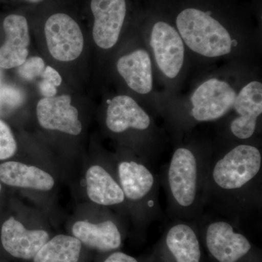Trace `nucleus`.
Masks as SVG:
<instances>
[{"label": "nucleus", "mask_w": 262, "mask_h": 262, "mask_svg": "<svg viewBox=\"0 0 262 262\" xmlns=\"http://www.w3.org/2000/svg\"><path fill=\"white\" fill-rule=\"evenodd\" d=\"M82 244L72 236L59 234L47 241L34 257V262H77Z\"/></svg>", "instance_id": "aec40b11"}, {"label": "nucleus", "mask_w": 262, "mask_h": 262, "mask_svg": "<svg viewBox=\"0 0 262 262\" xmlns=\"http://www.w3.org/2000/svg\"><path fill=\"white\" fill-rule=\"evenodd\" d=\"M41 77H42V80L49 81L56 87L61 85L62 82L61 75L55 69L50 66L46 67Z\"/></svg>", "instance_id": "b1692460"}, {"label": "nucleus", "mask_w": 262, "mask_h": 262, "mask_svg": "<svg viewBox=\"0 0 262 262\" xmlns=\"http://www.w3.org/2000/svg\"><path fill=\"white\" fill-rule=\"evenodd\" d=\"M39 91L45 98L54 97L57 94V87L49 81L42 80L39 83Z\"/></svg>", "instance_id": "393cba45"}, {"label": "nucleus", "mask_w": 262, "mask_h": 262, "mask_svg": "<svg viewBox=\"0 0 262 262\" xmlns=\"http://www.w3.org/2000/svg\"><path fill=\"white\" fill-rule=\"evenodd\" d=\"M209 159L180 146L173 151L165 170V185L170 211L182 220L195 218L206 204Z\"/></svg>", "instance_id": "f03ea898"}, {"label": "nucleus", "mask_w": 262, "mask_h": 262, "mask_svg": "<svg viewBox=\"0 0 262 262\" xmlns=\"http://www.w3.org/2000/svg\"><path fill=\"white\" fill-rule=\"evenodd\" d=\"M24 101V94L15 86L0 83V116L8 115Z\"/></svg>", "instance_id": "412c9836"}, {"label": "nucleus", "mask_w": 262, "mask_h": 262, "mask_svg": "<svg viewBox=\"0 0 262 262\" xmlns=\"http://www.w3.org/2000/svg\"><path fill=\"white\" fill-rule=\"evenodd\" d=\"M261 167V150L251 144H239L209 160L206 204L213 202L234 213L258 204Z\"/></svg>", "instance_id": "f257e3e1"}, {"label": "nucleus", "mask_w": 262, "mask_h": 262, "mask_svg": "<svg viewBox=\"0 0 262 262\" xmlns=\"http://www.w3.org/2000/svg\"><path fill=\"white\" fill-rule=\"evenodd\" d=\"M26 1H28L29 2V3H39V2L42 1V0H26Z\"/></svg>", "instance_id": "bb28decb"}, {"label": "nucleus", "mask_w": 262, "mask_h": 262, "mask_svg": "<svg viewBox=\"0 0 262 262\" xmlns=\"http://www.w3.org/2000/svg\"><path fill=\"white\" fill-rule=\"evenodd\" d=\"M206 244L211 256L219 262H237L251 251L247 237L235 232L225 220H213L206 228Z\"/></svg>", "instance_id": "6e6552de"}, {"label": "nucleus", "mask_w": 262, "mask_h": 262, "mask_svg": "<svg viewBox=\"0 0 262 262\" xmlns=\"http://www.w3.org/2000/svg\"><path fill=\"white\" fill-rule=\"evenodd\" d=\"M71 101L68 95L41 99L37 106V119L41 126L70 135L80 134L82 123L78 118V111L71 104Z\"/></svg>", "instance_id": "9b49d317"}, {"label": "nucleus", "mask_w": 262, "mask_h": 262, "mask_svg": "<svg viewBox=\"0 0 262 262\" xmlns=\"http://www.w3.org/2000/svg\"><path fill=\"white\" fill-rule=\"evenodd\" d=\"M46 68V63L42 58L38 56L31 57L18 67V75L27 81H33L41 77Z\"/></svg>", "instance_id": "4be33fe9"}, {"label": "nucleus", "mask_w": 262, "mask_h": 262, "mask_svg": "<svg viewBox=\"0 0 262 262\" xmlns=\"http://www.w3.org/2000/svg\"><path fill=\"white\" fill-rule=\"evenodd\" d=\"M150 45L164 75L170 79L177 77L184 60V42L177 29L165 22H158L151 31Z\"/></svg>", "instance_id": "0eeeda50"}, {"label": "nucleus", "mask_w": 262, "mask_h": 262, "mask_svg": "<svg viewBox=\"0 0 262 262\" xmlns=\"http://www.w3.org/2000/svg\"><path fill=\"white\" fill-rule=\"evenodd\" d=\"M236 96L235 91L225 81L210 79L192 94L191 115L198 122L219 120L233 107Z\"/></svg>", "instance_id": "39448f33"}, {"label": "nucleus", "mask_w": 262, "mask_h": 262, "mask_svg": "<svg viewBox=\"0 0 262 262\" xmlns=\"http://www.w3.org/2000/svg\"><path fill=\"white\" fill-rule=\"evenodd\" d=\"M87 193L90 200L96 204L113 206L125 201L120 183L101 165H95L86 173Z\"/></svg>", "instance_id": "a211bd4d"}, {"label": "nucleus", "mask_w": 262, "mask_h": 262, "mask_svg": "<svg viewBox=\"0 0 262 262\" xmlns=\"http://www.w3.org/2000/svg\"><path fill=\"white\" fill-rule=\"evenodd\" d=\"M3 27L6 40L0 48V67H18L27 59L29 55L30 37L27 19L22 15H8L5 19Z\"/></svg>", "instance_id": "ddd939ff"}, {"label": "nucleus", "mask_w": 262, "mask_h": 262, "mask_svg": "<svg viewBox=\"0 0 262 262\" xmlns=\"http://www.w3.org/2000/svg\"><path fill=\"white\" fill-rule=\"evenodd\" d=\"M17 144L10 127L0 120V160L8 159L15 155Z\"/></svg>", "instance_id": "5701e85b"}, {"label": "nucleus", "mask_w": 262, "mask_h": 262, "mask_svg": "<svg viewBox=\"0 0 262 262\" xmlns=\"http://www.w3.org/2000/svg\"><path fill=\"white\" fill-rule=\"evenodd\" d=\"M165 246L176 262H201V249L194 229L185 221H177L165 234Z\"/></svg>", "instance_id": "dca6fc26"}, {"label": "nucleus", "mask_w": 262, "mask_h": 262, "mask_svg": "<svg viewBox=\"0 0 262 262\" xmlns=\"http://www.w3.org/2000/svg\"><path fill=\"white\" fill-rule=\"evenodd\" d=\"M0 80H1V72H0Z\"/></svg>", "instance_id": "cd10ccee"}, {"label": "nucleus", "mask_w": 262, "mask_h": 262, "mask_svg": "<svg viewBox=\"0 0 262 262\" xmlns=\"http://www.w3.org/2000/svg\"><path fill=\"white\" fill-rule=\"evenodd\" d=\"M0 181L12 187L48 191L54 186L53 177L42 169L18 162L0 164Z\"/></svg>", "instance_id": "6ab92c4d"}, {"label": "nucleus", "mask_w": 262, "mask_h": 262, "mask_svg": "<svg viewBox=\"0 0 262 262\" xmlns=\"http://www.w3.org/2000/svg\"><path fill=\"white\" fill-rule=\"evenodd\" d=\"M119 74L128 87L139 94H147L153 87L151 59L147 52L137 50L121 57L117 63Z\"/></svg>", "instance_id": "2eb2a0df"}, {"label": "nucleus", "mask_w": 262, "mask_h": 262, "mask_svg": "<svg viewBox=\"0 0 262 262\" xmlns=\"http://www.w3.org/2000/svg\"><path fill=\"white\" fill-rule=\"evenodd\" d=\"M106 124L108 128L115 134H121L130 129L145 131L151 126V119L134 98L118 96L108 104Z\"/></svg>", "instance_id": "4468645a"}, {"label": "nucleus", "mask_w": 262, "mask_h": 262, "mask_svg": "<svg viewBox=\"0 0 262 262\" xmlns=\"http://www.w3.org/2000/svg\"><path fill=\"white\" fill-rule=\"evenodd\" d=\"M48 239L49 234L46 231L28 230L13 217L5 222L2 227V244L13 257L34 258Z\"/></svg>", "instance_id": "f8f14e48"}, {"label": "nucleus", "mask_w": 262, "mask_h": 262, "mask_svg": "<svg viewBox=\"0 0 262 262\" xmlns=\"http://www.w3.org/2000/svg\"><path fill=\"white\" fill-rule=\"evenodd\" d=\"M104 262H138L137 260L133 256L122 252H115L110 256Z\"/></svg>", "instance_id": "a878e982"}, {"label": "nucleus", "mask_w": 262, "mask_h": 262, "mask_svg": "<svg viewBox=\"0 0 262 262\" xmlns=\"http://www.w3.org/2000/svg\"><path fill=\"white\" fill-rule=\"evenodd\" d=\"M48 50L58 61L77 59L82 53L84 38L77 22L70 15L57 13L51 15L45 26Z\"/></svg>", "instance_id": "423d86ee"}, {"label": "nucleus", "mask_w": 262, "mask_h": 262, "mask_svg": "<svg viewBox=\"0 0 262 262\" xmlns=\"http://www.w3.org/2000/svg\"><path fill=\"white\" fill-rule=\"evenodd\" d=\"M179 34L192 51L215 58L232 51V39L225 27L208 12L187 8L177 18Z\"/></svg>", "instance_id": "7ed1b4c3"}, {"label": "nucleus", "mask_w": 262, "mask_h": 262, "mask_svg": "<svg viewBox=\"0 0 262 262\" xmlns=\"http://www.w3.org/2000/svg\"><path fill=\"white\" fill-rule=\"evenodd\" d=\"M91 10L94 16L93 37L96 44L107 50L116 45L125 15V0H92Z\"/></svg>", "instance_id": "1a4fd4ad"}, {"label": "nucleus", "mask_w": 262, "mask_h": 262, "mask_svg": "<svg viewBox=\"0 0 262 262\" xmlns=\"http://www.w3.org/2000/svg\"><path fill=\"white\" fill-rule=\"evenodd\" d=\"M237 117L230 124L231 133L241 140L251 139L262 113V84L252 81L236 96L233 107Z\"/></svg>", "instance_id": "9d476101"}, {"label": "nucleus", "mask_w": 262, "mask_h": 262, "mask_svg": "<svg viewBox=\"0 0 262 262\" xmlns=\"http://www.w3.org/2000/svg\"><path fill=\"white\" fill-rule=\"evenodd\" d=\"M119 182L125 199L141 207L146 223L160 214L158 182L149 163L124 160L117 166Z\"/></svg>", "instance_id": "20e7f679"}, {"label": "nucleus", "mask_w": 262, "mask_h": 262, "mask_svg": "<svg viewBox=\"0 0 262 262\" xmlns=\"http://www.w3.org/2000/svg\"><path fill=\"white\" fill-rule=\"evenodd\" d=\"M0 191H1V184H0Z\"/></svg>", "instance_id": "c85d7f7f"}, {"label": "nucleus", "mask_w": 262, "mask_h": 262, "mask_svg": "<svg viewBox=\"0 0 262 262\" xmlns=\"http://www.w3.org/2000/svg\"><path fill=\"white\" fill-rule=\"evenodd\" d=\"M72 232L81 243L99 251H113L121 246V234L111 220L98 224L80 221L74 225Z\"/></svg>", "instance_id": "f3484780"}]
</instances>
